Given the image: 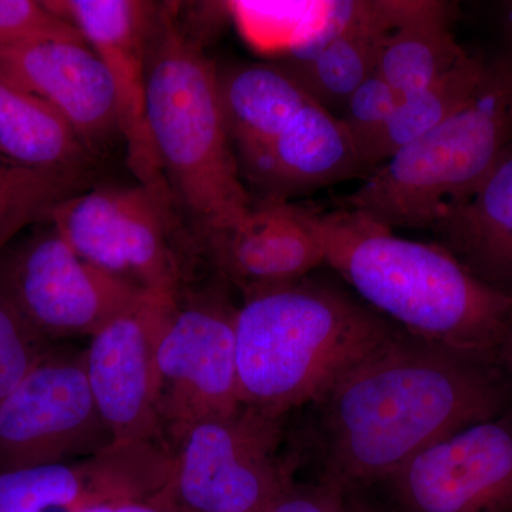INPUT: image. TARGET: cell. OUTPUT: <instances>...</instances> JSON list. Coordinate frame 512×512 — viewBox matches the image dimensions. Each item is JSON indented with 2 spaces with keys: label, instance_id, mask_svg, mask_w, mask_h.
<instances>
[{
  "label": "cell",
  "instance_id": "cell-1",
  "mask_svg": "<svg viewBox=\"0 0 512 512\" xmlns=\"http://www.w3.org/2000/svg\"><path fill=\"white\" fill-rule=\"evenodd\" d=\"M326 476L350 490L389 480L430 444L505 414L497 363L400 332L322 400Z\"/></svg>",
  "mask_w": 512,
  "mask_h": 512
},
{
  "label": "cell",
  "instance_id": "cell-2",
  "mask_svg": "<svg viewBox=\"0 0 512 512\" xmlns=\"http://www.w3.org/2000/svg\"><path fill=\"white\" fill-rule=\"evenodd\" d=\"M325 264L362 302L430 345L498 363L512 293L488 284L443 245L394 234L360 212L313 211Z\"/></svg>",
  "mask_w": 512,
  "mask_h": 512
},
{
  "label": "cell",
  "instance_id": "cell-3",
  "mask_svg": "<svg viewBox=\"0 0 512 512\" xmlns=\"http://www.w3.org/2000/svg\"><path fill=\"white\" fill-rule=\"evenodd\" d=\"M399 333L365 302L306 278L249 293L235 318L242 406L285 417L320 403Z\"/></svg>",
  "mask_w": 512,
  "mask_h": 512
},
{
  "label": "cell",
  "instance_id": "cell-4",
  "mask_svg": "<svg viewBox=\"0 0 512 512\" xmlns=\"http://www.w3.org/2000/svg\"><path fill=\"white\" fill-rule=\"evenodd\" d=\"M147 119L174 200L204 238L239 227L254 202L222 119L217 64L168 6L157 8L148 40Z\"/></svg>",
  "mask_w": 512,
  "mask_h": 512
},
{
  "label": "cell",
  "instance_id": "cell-5",
  "mask_svg": "<svg viewBox=\"0 0 512 512\" xmlns=\"http://www.w3.org/2000/svg\"><path fill=\"white\" fill-rule=\"evenodd\" d=\"M512 144V59L488 60L473 99L380 165L345 200L390 229L431 228L466 198Z\"/></svg>",
  "mask_w": 512,
  "mask_h": 512
},
{
  "label": "cell",
  "instance_id": "cell-6",
  "mask_svg": "<svg viewBox=\"0 0 512 512\" xmlns=\"http://www.w3.org/2000/svg\"><path fill=\"white\" fill-rule=\"evenodd\" d=\"M284 417L241 406L168 441L167 491L181 512H266L292 483L279 454Z\"/></svg>",
  "mask_w": 512,
  "mask_h": 512
},
{
  "label": "cell",
  "instance_id": "cell-7",
  "mask_svg": "<svg viewBox=\"0 0 512 512\" xmlns=\"http://www.w3.org/2000/svg\"><path fill=\"white\" fill-rule=\"evenodd\" d=\"M237 309L218 288L178 292L156 352L157 414L165 446L185 427L242 406Z\"/></svg>",
  "mask_w": 512,
  "mask_h": 512
},
{
  "label": "cell",
  "instance_id": "cell-8",
  "mask_svg": "<svg viewBox=\"0 0 512 512\" xmlns=\"http://www.w3.org/2000/svg\"><path fill=\"white\" fill-rule=\"evenodd\" d=\"M171 207L144 185L74 195L50 224L80 258L148 291L178 292L183 269L171 239Z\"/></svg>",
  "mask_w": 512,
  "mask_h": 512
},
{
  "label": "cell",
  "instance_id": "cell-9",
  "mask_svg": "<svg viewBox=\"0 0 512 512\" xmlns=\"http://www.w3.org/2000/svg\"><path fill=\"white\" fill-rule=\"evenodd\" d=\"M111 443L83 352L53 348L0 399V471L80 460Z\"/></svg>",
  "mask_w": 512,
  "mask_h": 512
},
{
  "label": "cell",
  "instance_id": "cell-10",
  "mask_svg": "<svg viewBox=\"0 0 512 512\" xmlns=\"http://www.w3.org/2000/svg\"><path fill=\"white\" fill-rule=\"evenodd\" d=\"M0 281L40 336H92L144 289L80 258L50 224L0 251Z\"/></svg>",
  "mask_w": 512,
  "mask_h": 512
},
{
  "label": "cell",
  "instance_id": "cell-11",
  "mask_svg": "<svg viewBox=\"0 0 512 512\" xmlns=\"http://www.w3.org/2000/svg\"><path fill=\"white\" fill-rule=\"evenodd\" d=\"M178 292L144 289L127 309L90 336L83 350L94 402L114 441L158 443L160 439L157 343Z\"/></svg>",
  "mask_w": 512,
  "mask_h": 512
},
{
  "label": "cell",
  "instance_id": "cell-12",
  "mask_svg": "<svg viewBox=\"0 0 512 512\" xmlns=\"http://www.w3.org/2000/svg\"><path fill=\"white\" fill-rule=\"evenodd\" d=\"M47 9L69 22L109 70L120 136L138 184L174 202L147 119V49L157 6L138 0H52Z\"/></svg>",
  "mask_w": 512,
  "mask_h": 512
},
{
  "label": "cell",
  "instance_id": "cell-13",
  "mask_svg": "<svg viewBox=\"0 0 512 512\" xmlns=\"http://www.w3.org/2000/svg\"><path fill=\"white\" fill-rule=\"evenodd\" d=\"M387 481L406 512H512V417L443 437Z\"/></svg>",
  "mask_w": 512,
  "mask_h": 512
},
{
  "label": "cell",
  "instance_id": "cell-14",
  "mask_svg": "<svg viewBox=\"0 0 512 512\" xmlns=\"http://www.w3.org/2000/svg\"><path fill=\"white\" fill-rule=\"evenodd\" d=\"M167 477L150 441H114L93 456L0 471V512H77L157 494Z\"/></svg>",
  "mask_w": 512,
  "mask_h": 512
},
{
  "label": "cell",
  "instance_id": "cell-15",
  "mask_svg": "<svg viewBox=\"0 0 512 512\" xmlns=\"http://www.w3.org/2000/svg\"><path fill=\"white\" fill-rule=\"evenodd\" d=\"M0 79L56 107L89 151L120 134L109 70L87 42L50 40L23 47L0 57Z\"/></svg>",
  "mask_w": 512,
  "mask_h": 512
},
{
  "label": "cell",
  "instance_id": "cell-16",
  "mask_svg": "<svg viewBox=\"0 0 512 512\" xmlns=\"http://www.w3.org/2000/svg\"><path fill=\"white\" fill-rule=\"evenodd\" d=\"M237 161L247 190L251 185L269 201H291L349 178H365L345 124L316 103L268 143L238 153Z\"/></svg>",
  "mask_w": 512,
  "mask_h": 512
},
{
  "label": "cell",
  "instance_id": "cell-17",
  "mask_svg": "<svg viewBox=\"0 0 512 512\" xmlns=\"http://www.w3.org/2000/svg\"><path fill=\"white\" fill-rule=\"evenodd\" d=\"M222 278L247 296L302 281L325 264L313 210L291 201L262 200L239 227L205 238Z\"/></svg>",
  "mask_w": 512,
  "mask_h": 512
},
{
  "label": "cell",
  "instance_id": "cell-18",
  "mask_svg": "<svg viewBox=\"0 0 512 512\" xmlns=\"http://www.w3.org/2000/svg\"><path fill=\"white\" fill-rule=\"evenodd\" d=\"M431 229L470 271L512 293V144L481 183Z\"/></svg>",
  "mask_w": 512,
  "mask_h": 512
},
{
  "label": "cell",
  "instance_id": "cell-19",
  "mask_svg": "<svg viewBox=\"0 0 512 512\" xmlns=\"http://www.w3.org/2000/svg\"><path fill=\"white\" fill-rule=\"evenodd\" d=\"M217 87L235 156L271 141L313 103L301 82L282 64L217 67Z\"/></svg>",
  "mask_w": 512,
  "mask_h": 512
},
{
  "label": "cell",
  "instance_id": "cell-20",
  "mask_svg": "<svg viewBox=\"0 0 512 512\" xmlns=\"http://www.w3.org/2000/svg\"><path fill=\"white\" fill-rule=\"evenodd\" d=\"M468 56L454 36L448 3L402 0L377 73L402 99L436 82Z\"/></svg>",
  "mask_w": 512,
  "mask_h": 512
},
{
  "label": "cell",
  "instance_id": "cell-21",
  "mask_svg": "<svg viewBox=\"0 0 512 512\" xmlns=\"http://www.w3.org/2000/svg\"><path fill=\"white\" fill-rule=\"evenodd\" d=\"M400 5L402 0L365 2L348 29L326 43L308 63L289 70L313 103L339 117L357 87L377 72L380 53L399 18Z\"/></svg>",
  "mask_w": 512,
  "mask_h": 512
},
{
  "label": "cell",
  "instance_id": "cell-22",
  "mask_svg": "<svg viewBox=\"0 0 512 512\" xmlns=\"http://www.w3.org/2000/svg\"><path fill=\"white\" fill-rule=\"evenodd\" d=\"M0 156L29 167L92 163L82 138L56 107L3 79H0Z\"/></svg>",
  "mask_w": 512,
  "mask_h": 512
},
{
  "label": "cell",
  "instance_id": "cell-23",
  "mask_svg": "<svg viewBox=\"0 0 512 512\" xmlns=\"http://www.w3.org/2000/svg\"><path fill=\"white\" fill-rule=\"evenodd\" d=\"M487 69L488 60L470 55L436 82L402 97L377 143L372 173L404 147L439 127L473 99L484 82Z\"/></svg>",
  "mask_w": 512,
  "mask_h": 512
},
{
  "label": "cell",
  "instance_id": "cell-24",
  "mask_svg": "<svg viewBox=\"0 0 512 512\" xmlns=\"http://www.w3.org/2000/svg\"><path fill=\"white\" fill-rule=\"evenodd\" d=\"M90 165L29 167L0 156V251L23 229L49 222L64 201L89 191Z\"/></svg>",
  "mask_w": 512,
  "mask_h": 512
},
{
  "label": "cell",
  "instance_id": "cell-25",
  "mask_svg": "<svg viewBox=\"0 0 512 512\" xmlns=\"http://www.w3.org/2000/svg\"><path fill=\"white\" fill-rule=\"evenodd\" d=\"M399 101V94L376 72L357 87L339 114L362 160L365 178L372 173L377 143Z\"/></svg>",
  "mask_w": 512,
  "mask_h": 512
},
{
  "label": "cell",
  "instance_id": "cell-26",
  "mask_svg": "<svg viewBox=\"0 0 512 512\" xmlns=\"http://www.w3.org/2000/svg\"><path fill=\"white\" fill-rule=\"evenodd\" d=\"M52 349V342L32 328L0 281V399Z\"/></svg>",
  "mask_w": 512,
  "mask_h": 512
},
{
  "label": "cell",
  "instance_id": "cell-27",
  "mask_svg": "<svg viewBox=\"0 0 512 512\" xmlns=\"http://www.w3.org/2000/svg\"><path fill=\"white\" fill-rule=\"evenodd\" d=\"M50 40L86 42L79 30L33 0H0V57Z\"/></svg>",
  "mask_w": 512,
  "mask_h": 512
},
{
  "label": "cell",
  "instance_id": "cell-28",
  "mask_svg": "<svg viewBox=\"0 0 512 512\" xmlns=\"http://www.w3.org/2000/svg\"><path fill=\"white\" fill-rule=\"evenodd\" d=\"M349 491L328 480L316 485L292 481L266 512H369L349 497Z\"/></svg>",
  "mask_w": 512,
  "mask_h": 512
},
{
  "label": "cell",
  "instance_id": "cell-29",
  "mask_svg": "<svg viewBox=\"0 0 512 512\" xmlns=\"http://www.w3.org/2000/svg\"><path fill=\"white\" fill-rule=\"evenodd\" d=\"M77 512H181V510L165 487L161 493L153 495V497L111 501V503L83 508Z\"/></svg>",
  "mask_w": 512,
  "mask_h": 512
},
{
  "label": "cell",
  "instance_id": "cell-30",
  "mask_svg": "<svg viewBox=\"0 0 512 512\" xmlns=\"http://www.w3.org/2000/svg\"><path fill=\"white\" fill-rule=\"evenodd\" d=\"M500 26L505 46L503 53L512 59V2L501 5Z\"/></svg>",
  "mask_w": 512,
  "mask_h": 512
},
{
  "label": "cell",
  "instance_id": "cell-31",
  "mask_svg": "<svg viewBox=\"0 0 512 512\" xmlns=\"http://www.w3.org/2000/svg\"><path fill=\"white\" fill-rule=\"evenodd\" d=\"M497 362L505 367L512 375V328L507 333L497 353Z\"/></svg>",
  "mask_w": 512,
  "mask_h": 512
}]
</instances>
